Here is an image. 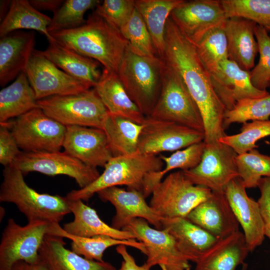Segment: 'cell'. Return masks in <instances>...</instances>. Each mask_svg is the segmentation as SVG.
I'll list each match as a JSON object with an SVG mask.
<instances>
[{"mask_svg":"<svg viewBox=\"0 0 270 270\" xmlns=\"http://www.w3.org/2000/svg\"><path fill=\"white\" fill-rule=\"evenodd\" d=\"M266 30H268V32H269L270 34V26L268 28H266Z\"/></svg>","mask_w":270,"mask_h":270,"instance_id":"obj_52","label":"cell"},{"mask_svg":"<svg viewBox=\"0 0 270 270\" xmlns=\"http://www.w3.org/2000/svg\"><path fill=\"white\" fill-rule=\"evenodd\" d=\"M48 116L66 126H78L103 129L109 112L94 88L69 95L38 100Z\"/></svg>","mask_w":270,"mask_h":270,"instance_id":"obj_7","label":"cell"},{"mask_svg":"<svg viewBox=\"0 0 270 270\" xmlns=\"http://www.w3.org/2000/svg\"><path fill=\"white\" fill-rule=\"evenodd\" d=\"M184 0H135V8L142 16L151 36L158 58L163 60L165 28L172 10Z\"/></svg>","mask_w":270,"mask_h":270,"instance_id":"obj_30","label":"cell"},{"mask_svg":"<svg viewBox=\"0 0 270 270\" xmlns=\"http://www.w3.org/2000/svg\"><path fill=\"white\" fill-rule=\"evenodd\" d=\"M36 98L80 93L92 87L59 68L41 50L34 49L25 69Z\"/></svg>","mask_w":270,"mask_h":270,"instance_id":"obj_15","label":"cell"},{"mask_svg":"<svg viewBox=\"0 0 270 270\" xmlns=\"http://www.w3.org/2000/svg\"><path fill=\"white\" fill-rule=\"evenodd\" d=\"M143 124L109 113L103 128L112 156L132 154L138 151Z\"/></svg>","mask_w":270,"mask_h":270,"instance_id":"obj_34","label":"cell"},{"mask_svg":"<svg viewBox=\"0 0 270 270\" xmlns=\"http://www.w3.org/2000/svg\"><path fill=\"white\" fill-rule=\"evenodd\" d=\"M186 218L217 238L239 231L240 224L224 192H212Z\"/></svg>","mask_w":270,"mask_h":270,"instance_id":"obj_21","label":"cell"},{"mask_svg":"<svg viewBox=\"0 0 270 270\" xmlns=\"http://www.w3.org/2000/svg\"><path fill=\"white\" fill-rule=\"evenodd\" d=\"M170 17L194 45L210 30L224 26L227 18L219 0H184Z\"/></svg>","mask_w":270,"mask_h":270,"instance_id":"obj_16","label":"cell"},{"mask_svg":"<svg viewBox=\"0 0 270 270\" xmlns=\"http://www.w3.org/2000/svg\"><path fill=\"white\" fill-rule=\"evenodd\" d=\"M212 194L210 190L193 184L180 170L170 174L155 186L149 204L163 218H186Z\"/></svg>","mask_w":270,"mask_h":270,"instance_id":"obj_8","label":"cell"},{"mask_svg":"<svg viewBox=\"0 0 270 270\" xmlns=\"http://www.w3.org/2000/svg\"><path fill=\"white\" fill-rule=\"evenodd\" d=\"M20 150L8 126V122L0 123V163L4 167L11 166Z\"/></svg>","mask_w":270,"mask_h":270,"instance_id":"obj_45","label":"cell"},{"mask_svg":"<svg viewBox=\"0 0 270 270\" xmlns=\"http://www.w3.org/2000/svg\"><path fill=\"white\" fill-rule=\"evenodd\" d=\"M237 155L231 147L218 140L206 144L200 164L183 172L194 185L212 192H224L229 182L239 176L236 162Z\"/></svg>","mask_w":270,"mask_h":270,"instance_id":"obj_12","label":"cell"},{"mask_svg":"<svg viewBox=\"0 0 270 270\" xmlns=\"http://www.w3.org/2000/svg\"><path fill=\"white\" fill-rule=\"evenodd\" d=\"M250 252L243 232L217 238L196 263L194 270H235Z\"/></svg>","mask_w":270,"mask_h":270,"instance_id":"obj_24","label":"cell"},{"mask_svg":"<svg viewBox=\"0 0 270 270\" xmlns=\"http://www.w3.org/2000/svg\"><path fill=\"white\" fill-rule=\"evenodd\" d=\"M205 145L206 143L202 141L194 144L184 150H176L170 156L160 155V158L165 164L164 168L146 175L143 188L144 196L147 198L151 194L155 186L169 172L175 169L186 171L196 166L202 160Z\"/></svg>","mask_w":270,"mask_h":270,"instance_id":"obj_35","label":"cell"},{"mask_svg":"<svg viewBox=\"0 0 270 270\" xmlns=\"http://www.w3.org/2000/svg\"><path fill=\"white\" fill-rule=\"evenodd\" d=\"M63 0H30L31 5L37 10L51 11L54 13L62 4Z\"/></svg>","mask_w":270,"mask_h":270,"instance_id":"obj_48","label":"cell"},{"mask_svg":"<svg viewBox=\"0 0 270 270\" xmlns=\"http://www.w3.org/2000/svg\"><path fill=\"white\" fill-rule=\"evenodd\" d=\"M48 234L70 240L72 250L76 254L90 260L104 262V251L108 248L125 245L136 248L146 254L144 244L136 239L118 240L107 236L81 237L70 234L65 232L59 224H50Z\"/></svg>","mask_w":270,"mask_h":270,"instance_id":"obj_31","label":"cell"},{"mask_svg":"<svg viewBox=\"0 0 270 270\" xmlns=\"http://www.w3.org/2000/svg\"><path fill=\"white\" fill-rule=\"evenodd\" d=\"M63 46L98 62L118 74L128 42L120 30L94 12L81 26L50 32Z\"/></svg>","mask_w":270,"mask_h":270,"instance_id":"obj_2","label":"cell"},{"mask_svg":"<svg viewBox=\"0 0 270 270\" xmlns=\"http://www.w3.org/2000/svg\"><path fill=\"white\" fill-rule=\"evenodd\" d=\"M268 87L270 88V82H269Z\"/></svg>","mask_w":270,"mask_h":270,"instance_id":"obj_53","label":"cell"},{"mask_svg":"<svg viewBox=\"0 0 270 270\" xmlns=\"http://www.w3.org/2000/svg\"><path fill=\"white\" fill-rule=\"evenodd\" d=\"M97 194L102 201L110 202L116 208V213L112 222L114 228L122 230L132 220L141 218L156 228L162 230V221L164 218L146 203L142 192L112 186L104 189Z\"/></svg>","mask_w":270,"mask_h":270,"instance_id":"obj_19","label":"cell"},{"mask_svg":"<svg viewBox=\"0 0 270 270\" xmlns=\"http://www.w3.org/2000/svg\"><path fill=\"white\" fill-rule=\"evenodd\" d=\"M134 9V0H104L96 6L94 12L120 30Z\"/></svg>","mask_w":270,"mask_h":270,"instance_id":"obj_44","label":"cell"},{"mask_svg":"<svg viewBox=\"0 0 270 270\" xmlns=\"http://www.w3.org/2000/svg\"><path fill=\"white\" fill-rule=\"evenodd\" d=\"M256 24L238 16L227 18L224 26L228 50V58L241 68L250 71L254 66L258 52L254 30Z\"/></svg>","mask_w":270,"mask_h":270,"instance_id":"obj_23","label":"cell"},{"mask_svg":"<svg viewBox=\"0 0 270 270\" xmlns=\"http://www.w3.org/2000/svg\"><path fill=\"white\" fill-rule=\"evenodd\" d=\"M12 270H48V269L40 259L38 262L34 264L24 260L18 261L14 264Z\"/></svg>","mask_w":270,"mask_h":270,"instance_id":"obj_49","label":"cell"},{"mask_svg":"<svg viewBox=\"0 0 270 270\" xmlns=\"http://www.w3.org/2000/svg\"><path fill=\"white\" fill-rule=\"evenodd\" d=\"M62 148L70 156L94 168H104L113 157L106 134L100 128L67 126Z\"/></svg>","mask_w":270,"mask_h":270,"instance_id":"obj_17","label":"cell"},{"mask_svg":"<svg viewBox=\"0 0 270 270\" xmlns=\"http://www.w3.org/2000/svg\"><path fill=\"white\" fill-rule=\"evenodd\" d=\"M37 108L38 100L24 72L0 91V123Z\"/></svg>","mask_w":270,"mask_h":270,"instance_id":"obj_33","label":"cell"},{"mask_svg":"<svg viewBox=\"0 0 270 270\" xmlns=\"http://www.w3.org/2000/svg\"><path fill=\"white\" fill-rule=\"evenodd\" d=\"M94 88L110 114L143 124L146 116L131 100L117 74L103 68Z\"/></svg>","mask_w":270,"mask_h":270,"instance_id":"obj_27","label":"cell"},{"mask_svg":"<svg viewBox=\"0 0 270 270\" xmlns=\"http://www.w3.org/2000/svg\"><path fill=\"white\" fill-rule=\"evenodd\" d=\"M120 31L128 42V47L132 52L142 56L158 57L150 32L136 8Z\"/></svg>","mask_w":270,"mask_h":270,"instance_id":"obj_38","label":"cell"},{"mask_svg":"<svg viewBox=\"0 0 270 270\" xmlns=\"http://www.w3.org/2000/svg\"><path fill=\"white\" fill-rule=\"evenodd\" d=\"M122 230L132 233L144 246L146 262L162 270H190V262L178 249L173 236L165 230L151 228L141 218L132 220Z\"/></svg>","mask_w":270,"mask_h":270,"instance_id":"obj_13","label":"cell"},{"mask_svg":"<svg viewBox=\"0 0 270 270\" xmlns=\"http://www.w3.org/2000/svg\"><path fill=\"white\" fill-rule=\"evenodd\" d=\"M224 26L211 29L195 44L200 60L210 75L216 72L222 62L228 59Z\"/></svg>","mask_w":270,"mask_h":270,"instance_id":"obj_36","label":"cell"},{"mask_svg":"<svg viewBox=\"0 0 270 270\" xmlns=\"http://www.w3.org/2000/svg\"><path fill=\"white\" fill-rule=\"evenodd\" d=\"M239 176L246 188L258 187L264 177H270V156L256 148L238 154L236 158Z\"/></svg>","mask_w":270,"mask_h":270,"instance_id":"obj_40","label":"cell"},{"mask_svg":"<svg viewBox=\"0 0 270 270\" xmlns=\"http://www.w3.org/2000/svg\"><path fill=\"white\" fill-rule=\"evenodd\" d=\"M67 199L70 210L74 216L72 222L64 224L62 228L67 233L81 237L107 236L118 240H136L131 232L108 226L100 218L94 209L84 201Z\"/></svg>","mask_w":270,"mask_h":270,"instance_id":"obj_28","label":"cell"},{"mask_svg":"<svg viewBox=\"0 0 270 270\" xmlns=\"http://www.w3.org/2000/svg\"><path fill=\"white\" fill-rule=\"evenodd\" d=\"M36 44L33 30L12 32L0 38V85L4 86L24 72Z\"/></svg>","mask_w":270,"mask_h":270,"instance_id":"obj_22","label":"cell"},{"mask_svg":"<svg viewBox=\"0 0 270 270\" xmlns=\"http://www.w3.org/2000/svg\"><path fill=\"white\" fill-rule=\"evenodd\" d=\"M248 268V264L244 262L242 264V268L240 270H247Z\"/></svg>","mask_w":270,"mask_h":270,"instance_id":"obj_51","label":"cell"},{"mask_svg":"<svg viewBox=\"0 0 270 270\" xmlns=\"http://www.w3.org/2000/svg\"><path fill=\"white\" fill-rule=\"evenodd\" d=\"M204 132L200 112L178 72L164 62L162 85L150 116Z\"/></svg>","mask_w":270,"mask_h":270,"instance_id":"obj_6","label":"cell"},{"mask_svg":"<svg viewBox=\"0 0 270 270\" xmlns=\"http://www.w3.org/2000/svg\"><path fill=\"white\" fill-rule=\"evenodd\" d=\"M210 77L215 91L226 110L232 109L240 100L270 94L267 90H260L252 85L250 71L242 70L229 59L222 62Z\"/></svg>","mask_w":270,"mask_h":270,"instance_id":"obj_20","label":"cell"},{"mask_svg":"<svg viewBox=\"0 0 270 270\" xmlns=\"http://www.w3.org/2000/svg\"><path fill=\"white\" fill-rule=\"evenodd\" d=\"M270 136V120H256L242 124L238 134L222 138L218 141L231 147L238 154L258 148L256 142Z\"/></svg>","mask_w":270,"mask_h":270,"instance_id":"obj_42","label":"cell"},{"mask_svg":"<svg viewBox=\"0 0 270 270\" xmlns=\"http://www.w3.org/2000/svg\"><path fill=\"white\" fill-rule=\"evenodd\" d=\"M50 224L36 220L21 226L9 218L0 244V270H12L14 264L20 260L30 264L38 262L39 250Z\"/></svg>","mask_w":270,"mask_h":270,"instance_id":"obj_11","label":"cell"},{"mask_svg":"<svg viewBox=\"0 0 270 270\" xmlns=\"http://www.w3.org/2000/svg\"><path fill=\"white\" fill-rule=\"evenodd\" d=\"M164 61L138 56L128 46L118 72L131 100L142 113L151 114L161 90Z\"/></svg>","mask_w":270,"mask_h":270,"instance_id":"obj_5","label":"cell"},{"mask_svg":"<svg viewBox=\"0 0 270 270\" xmlns=\"http://www.w3.org/2000/svg\"><path fill=\"white\" fill-rule=\"evenodd\" d=\"M258 187L260 196L258 200L262 218L265 236L270 240V177H264Z\"/></svg>","mask_w":270,"mask_h":270,"instance_id":"obj_46","label":"cell"},{"mask_svg":"<svg viewBox=\"0 0 270 270\" xmlns=\"http://www.w3.org/2000/svg\"><path fill=\"white\" fill-rule=\"evenodd\" d=\"M142 124L138 150L146 154L176 151L204 140V132L172 122L146 116Z\"/></svg>","mask_w":270,"mask_h":270,"instance_id":"obj_14","label":"cell"},{"mask_svg":"<svg viewBox=\"0 0 270 270\" xmlns=\"http://www.w3.org/2000/svg\"><path fill=\"white\" fill-rule=\"evenodd\" d=\"M52 18L34 8L28 0H12L10 9L0 24V38L16 30H36L48 42L55 41L48 30Z\"/></svg>","mask_w":270,"mask_h":270,"instance_id":"obj_32","label":"cell"},{"mask_svg":"<svg viewBox=\"0 0 270 270\" xmlns=\"http://www.w3.org/2000/svg\"><path fill=\"white\" fill-rule=\"evenodd\" d=\"M226 18L242 17L270 26V0H221Z\"/></svg>","mask_w":270,"mask_h":270,"instance_id":"obj_41","label":"cell"},{"mask_svg":"<svg viewBox=\"0 0 270 270\" xmlns=\"http://www.w3.org/2000/svg\"><path fill=\"white\" fill-rule=\"evenodd\" d=\"M12 0L0 1V22H2L7 14L10 6Z\"/></svg>","mask_w":270,"mask_h":270,"instance_id":"obj_50","label":"cell"},{"mask_svg":"<svg viewBox=\"0 0 270 270\" xmlns=\"http://www.w3.org/2000/svg\"><path fill=\"white\" fill-rule=\"evenodd\" d=\"M164 165L160 156L142 154L138 150L128 155L113 156L94 181L84 188L72 190L66 196L69 200L88 201L104 189L119 186H126L128 190L142 193L146 175L162 170Z\"/></svg>","mask_w":270,"mask_h":270,"instance_id":"obj_4","label":"cell"},{"mask_svg":"<svg viewBox=\"0 0 270 270\" xmlns=\"http://www.w3.org/2000/svg\"><path fill=\"white\" fill-rule=\"evenodd\" d=\"M8 126L23 152L60 151L66 128L40 108L8 122Z\"/></svg>","mask_w":270,"mask_h":270,"instance_id":"obj_9","label":"cell"},{"mask_svg":"<svg viewBox=\"0 0 270 270\" xmlns=\"http://www.w3.org/2000/svg\"><path fill=\"white\" fill-rule=\"evenodd\" d=\"M240 176L232 180L224 192L239 224L242 227L250 252L265 238L264 226L258 201L249 197Z\"/></svg>","mask_w":270,"mask_h":270,"instance_id":"obj_18","label":"cell"},{"mask_svg":"<svg viewBox=\"0 0 270 270\" xmlns=\"http://www.w3.org/2000/svg\"><path fill=\"white\" fill-rule=\"evenodd\" d=\"M162 230L175 240L180 250L190 262L196 263L217 238L186 218H164Z\"/></svg>","mask_w":270,"mask_h":270,"instance_id":"obj_26","label":"cell"},{"mask_svg":"<svg viewBox=\"0 0 270 270\" xmlns=\"http://www.w3.org/2000/svg\"><path fill=\"white\" fill-rule=\"evenodd\" d=\"M270 116V94L266 96L238 101L234 107L226 110L223 121L224 130L232 123L248 120H266Z\"/></svg>","mask_w":270,"mask_h":270,"instance_id":"obj_39","label":"cell"},{"mask_svg":"<svg viewBox=\"0 0 270 270\" xmlns=\"http://www.w3.org/2000/svg\"><path fill=\"white\" fill-rule=\"evenodd\" d=\"M164 60L176 70L184 80L200 112L206 144L226 136L223 121L226 108L218 96L210 74L200 60L195 45L169 16L165 28Z\"/></svg>","mask_w":270,"mask_h":270,"instance_id":"obj_1","label":"cell"},{"mask_svg":"<svg viewBox=\"0 0 270 270\" xmlns=\"http://www.w3.org/2000/svg\"><path fill=\"white\" fill-rule=\"evenodd\" d=\"M2 175L0 201L16 204L28 222L59 224L71 212L66 196L38 192L27 184L23 174L14 166L4 167Z\"/></svg>","mask_w":270,"mask_h":270,"instance_id":"obj_3","label":"cell"},{"mask_svg":"<svg viewBox=\"0 0 270 270\" xmlns=\"http://www.w3.org/2000/svg\"><path fill=\"white\" fill-rule=\"evenodd\" d=\"M254 35L260 58L258 64L250 70V80L256 88L266 90L270 80V36L266 28L257 24Z\"/></svg>","mask_w":270,"mask_h":270,"instance_id":"obj_43","label":"cell"},{"mask_svg":"<svg viewBox=\"0 0 270 270\" xmlns=\"http://www.w3.org/2000/svg\"><path fill=\"white\" fill-rule=\"evenodd\" d=\"M116 250L123 260L118 270H150L152 268L146 262L142 266L138 265L134 257L128 252L125 245L118 246Z\"/></svg>","mask_w":270,"mask_h":270,"instance_id":"obj_47","label":"cell"},{"mask_svg":"<svg viewBox=\"0 0 270 270\" xmlns=\"http://www.w3.org/2000/svg\"><path fill=\"white\" fill-rule=\"evenodd\" d=\"M42 52L59 68L92 88L100 79L102 65L98 62L69 50L56 40L49 42L48 46Z\"/></svg>","mask_w":270,"mask_h":270,"instance_id":"obj_29","label":"cell"},{"mask_svg":"<svg viewBox=\"0 0 270 270\" xmlns=\"http://www.w3.org/2000/svg\"><path fill=\"white\" fill-rule=\"evenodd\" d=\"M63 238L46 234L40 248L48 270H116L110 263L88 260L65 248Z\"/></svg>","mask_w":270,"mask_h":270,"instance_id":"obj_25","label":"cell"},{"mask_svg":"<svg viewBox=\"0 0 270 270\" xmlns=\"http://www.w3.org/2000/svg\"><path fill=\"white\" fill-rule=\"evenodd\" d=\"M100 3L98 0H66L54 13L50 23L48 27L49 32L71 30L84 25L86 20L85 13L89 10L96 8Z\"/></svg>","mask_w":270,"mask_h":270,"instance_id":"obj_37","label":"cell"},{"mask_svg":"<svg viewBox=\"0 0 270 270\" xmlns=\"http://www.w3.org/2000/svg\"><path fill=\"white\" fill-rule=\"evenodd\" d=\"M11 166L24 175L38 172L50 176H68L76 180L80 188L88 186L100 175L96 168L86 165L64 151H22Z\"/></svg>","mask_w":270,"mask_h":270,"instance_id":"obj_10","label":"cell"}]
</instances>
